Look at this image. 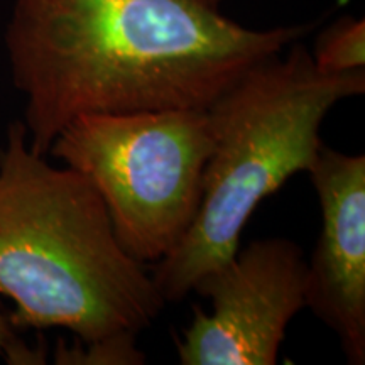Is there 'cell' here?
I'll list each match as a JSON object with an SVG mask.
<instances>
[{
  "label": "cell",
  "mask_w": 365,
  "mask_h": 365,
  "mask_svg": "<svg viewBox=\"0 0 365 365\" xmlns=\"http://www.w3.org/2000/svg\"><path fill=\"white\" fill-rule=\"evenodd\" d=\"M309 26L249 29L202 0H14L6 27L29 148L76 117L208 108Z\"/></svg>",
  "instance_id": "1"
},
{
  "label": "cell",
  "mask_w": 365,
  "mask_h": 365,
  "mask_svg": "<svg viewBox=\"0 0 365 365\" xmlns=\"http://www.w3.org/2000/svg\"><path fill=\"white\" fill-rule=\"evenodd\" d=\"M0 294L17 330L63 328L83 344L135 336L166 304L118 244L95 186L36 154L24 122L0 148Z\"/></svg>",
  "instance_id": "2"
},
{
  "label": "cell",
  "mask_w": 365,
  "mask_h": 365,
  "mask_svg": "<svg viewBox=\"0 0 365 365\" xmlns=\"http://www.w3.org/2000/svg\"><path fill=\"white\" fill-rule=\"evenodd\" d=\"M286 49L249 68L207 108L213 148L202 203L186 235L153 271L166 303L185 298L234 257L257 205L317 163L328 112L365 91V70H319L299 39Z\"/></svg>",
  "instance_id": "3"
},
{
  "label": "cell",
  "mask_w": 365,
  "mask_h": 365,
  "mask_svg": "<svg viewBox=\"0 0 365 365\" xmlns=\"http://www.w3.org/2000/svg\"><path fill=\"white\" fill-rule=\"evenodd\" d=\"M212 148L207 108H166L76 117L48 154L95 186L118 244L148 264L190 230Z\"/></svg>",
  "instance_id": "4"
},
{
  "label": "cell",
  "mask_w": 365,
  "mask_h": 365,
  "mask_svg": "<svg viewBox=\"0 0 365 365\" xmlns=\"http://www.w3.org/2000/svg\"><path fill=\"white\" fill-rule=\"evenodd\" d=\"M307 261L294 242L255 240L195 282L212 312L193 308L176 340L182 365H274L287 325L304 308Z\"/></svg>",
  "instance_id": "5"
},
{
  "label": "cell",
  "mask_w": 365,
  "mask_h": 365,
  "mask_svg": "<svg viewBox=\"0 0 365 365\" xmlns=\"http://www.w3.org/2000/svg\"><path fill=\"white\" fill-rule=\"evenodd\" d=\"M322 232L307 262L304 307L339 336L346 360L365 362V158L323 145L308 171Z\"/></svg>",
  "instance_id": "6"
},
{
  "label": "cell",
  "mask_w": 365,
  "mask_h": 365,
  "mask_svg": "<svg viewBox=\"0 0 365 365\" xmlns=\"http://www.w3.org/2000/svg\"><path fill=\"white\" fill-rule=\"evenodd\" d=\"M312 58L319 70L346 73L365 68V22L341 17L318 36Z\"/></svg>",
  "instance_id": "7"
},
{
  "label": "cell",
  "mask_w": 365,
  "mask_h": 365,
  "mask_svg": "<svg viewBox=\"0 0 365 365\" xmlns=\"http://www.w3.org/2000/svg\"><path fill=\"white\" fill-rule=\"evenodd\" d=\"M144 362V354L135 349V336L122 335L113 339L76 345L68 349L59 341L56 364H117L139 365Z\"/></svg>",
  "instance_id": "8"
},
{
  "label": "cell",
  "mask_w": 365,
  "mask_h": 365,
  "mask_svg": "<svg viewBox=\"0 0 365 365\" xmlns=\"http://www.w3.org/2000/svg\"><path fill=\"white\" fill-rule=\"evenodd\" d=\"M0 357L12 365L44 364L43 350H33L17 335V328L0 308Z\"/></svg>",
  "instance_id": "9"
},
{
  "label": "cell",
  "mask_w": 365,
  "mask_h": 365,
  "mask_svg": "<svg viewBox=\"0 0 365 365\" xmlns=\"http://www.w3.org/2000/svg\"><path fill=\"white\" fill-rule=\"evenodd\" d=\"M202 2L207 4V6H210V7H213V9H220L223 0H202Z\"/></svg>",
  "instance_id": "10"
}]
</instances>
